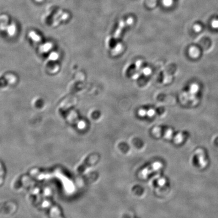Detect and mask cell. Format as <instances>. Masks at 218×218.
Instances as JSON below:
<instances>
[{
  "label": "cell",
  "instance_id": "obj_5",
  "mask_svg": "<svg viewBox=\"0 0 218 218\" xmlns=\"http://www.w3.org/2000/svg\"><path fill=\"white\" fill-rule=\"evenodd\" d=\"M173 136V131L171 128H168L166 130L164 133V137L167 140H170Z\"/></svg>",
  "mask_w": 218,
  "mask_h": 218
},
{
  "label": "cell",
  "instance_id": "obj_8",
  "mask_svg": "<svg viewBox=\"0 0 218 218\" xmlns=\"http://www.w3.org/2000/svg\"><path fill=\"white\" fill-rule=\"evenodd\" d=\"M157 184L160 186H163L166 183V180L164 178H160L157 182Z\"/></svg>",
  "mask_w": 218,
  "mask_h": 218
},
{
  "label": "cell",
  "instance_id": "obj_6",
  "mask_svg": "<svg viewBox=\"0 0 218 218\" xmlns=\"http://www.w3.org/2000/svg\"><path fill=\"white\" fill-rule=\"evenodd\" d=\"M122 49V45L121 44H118L112 51V54L113 55H116L118 54L121 52Z\"/></svg>",
  "mask_w": 218,
  "mask_h": 218
},
{
  "label": "cell",
  "instance_id": "obj_14",
  "mask_svg": "<svg viewBox=\"0 0 218 218\" xmlns=\"http://www.w3.org/2000/svg\"><path fill=\"white\" fill-rule=\"evenodd\" d=\"M141 62L140 61H138L136 63V66L137 68H140L141 67Z\"/></svg>",
  "mask_w": 218,
  "mask_h": 218
},
{
  "label": "cell",
  "instance_id": "obj_13",
  "mask_svg": "<svg viewBox=\"0 0 218 218\" xmlns=\"http://www.w3.org/2000/svg\"><path fill=\"white\" fill-rule=\"evenodd\" d=\"M133 22V19L132 18H129L127 20L126 23L128 25L131 24Z\"/></svg>",
  "mask_w": 218,
  "mask_h": 218
},
{
  "label": "cell",
  "instance_id": "obj_3",
  "mask_svg": "<svg viewBox=\"0 0 218 218\" xmlns=\"http://www.w3.org/2000/svg\"><path fill=\"white\" fill-rule=\"evenodd\" d=\"M184 138V134L183 132H179L174 136V138H173V140H174V142L176 144L179 145V144H180L183 142Z\"/></svg>",
  "mask_w": 218,
  "mask_h": 218
},
{
  "label": "cell",
  "instance_id": "obj_12",
  "mask_svg": "<svg viewBox=\"0 0 218 218\" xmlns=\"http://www.w3.org/2000/svg\"><path fill=\"white\" fill-rule=\"evenodd\" d=\"M142 71H143V74L146 75H150L152 72L151 69L149 68H146L142 70Z\"/></svg>",
  "mask_w": 218,
  "mask_h": 218
},
{
  "label": "cell",
  "instance_id": "obj_11",
  "mask_svg": "<svg viewBox=\"0 0 218 218\" xmlns=\"http://www.w3.org/2000/svg\"><path fill=\"white\" fill-rule=\"evenodd\" d=\"M163 4L166 7L170 6L172 4V0H163Z\"/></svg>",
  "mask_w": 218,
  "mask_h": 218
},
{
  "label": "cell",
  "instance_id": "obj_7",
  "mask_svg": "<svg viewBox=\"0 0 218 218\" xmlns=\"http://www.w3.org/2000/svg\"><path fill=\"white\" fill-rule=\"evenodd\" d=\"M152 133L155 136H160L161 134V129L159 127H155L152 130Z\"/></svg>",
  "mask_w": 218,
  "mask_h": 218
},
{
  "label": "cell",
  "instance_id": "obj_2",
  "mask_svg": "<svg viewBox=\"0 0 218 218\" xmlns=\"http://www.w3.org/2000/svg\"><path fill=\"white\" fill-rule=\"evenodd\" d=\"M163 167V164L160 162H155L150 166L146 167L142 169L141 172V177L142 178H146L148 175L152 172L158 171Z\"/></svg>",
  "mask_w": 218,
  "mask_h": 218
},
{
  "label": "cell",
  "instance_id": "obj_1",
  "mask_svg": "<svg viewBox=\"0 0 218 218\" xmlns=\"http://www.w3.org/2000/svg\"><path fill=\"white\" fill-rule=\"evenodd\" d=\"M193 162L198 169H202L207 166L209 159L208 155L203 148H198L195 152L193 157Z\"/></svg>",
  "mask_w": 218,
  "mask_h": 218
},
{
  "label": "cell",
  "instance_id": "obj_4",
  "mask_svg": "<svg viewBox=\"0 0 218 218\" xmlns=\"http://www.w3.org/2000/svg\"><path fill=\"white\" fill-rule=\"evenodd\" d=\"M124 25H125V23H124V21H120L118 29L116 31V33H115V35H114L115 38H118L119 37L120 34H121V32L122 30V29H123V27H124Z\"/></svg>",
  "mask_w": 218,
  "mask_h": 218
},
{
  "label": "cell",
  "instance_id": "obj_10",
  "mask_svg": "<svg viewBox=\"0 0 218 218\" xmlns=\"http://www.w3.org/2000/svg\"><path fill=\"white\" fill-rule=\"evenodd\" d=\"M138 115L141 117H145L147 115V111L145 109H141L138 111Z\"/></svg>",
  "mask_w": 218,
  "mask_h": 218
},
{
  "label": "cell",
  "instance_id": "obj_9",
  "mask_svg": "<svg viewBox=\"0 0 218 218\" xmlns=\"http://www.w3.org/2000/svg\"><path fill=\"white\" fill-rule=\"evenodd\" d=\"M156 114V111L152 109H151L150 110L147 111V115L150 117L154 116Z\"/></svg>",
  "mask_w": 218,
  "mask_h": 218
}]
</instances>
